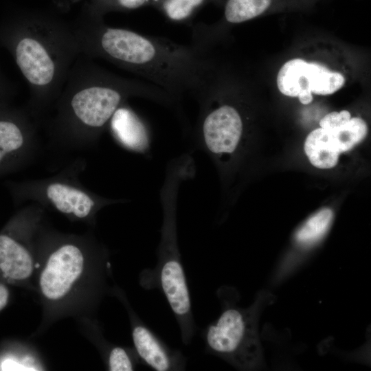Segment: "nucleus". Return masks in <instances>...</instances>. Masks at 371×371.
Returning <instances> with one entry per match:
<instances>
[{"label":"nucleus","instance_id":"obj_6","mask_svg":"<svg viewBox=\"0 0 371 371\" xmlns=\"http://www.w3.org/2000/svg\"><path fill=\"white\" fill-rule=\"evenodd\" d=\"M218 297L223 306L222 313L202 334L205 351L236 368L253 369L261 358L256 307L237 306L223 290H219Z\"/></svg>","mask_w":371,"mask_h":371},{"label":"nucleus","instance_id":"obj_15","mask_svg":"<svg viewBox=\"0 0 371 371\" xmlns=\"http://www.w3.org/2000/svg\"><path fill=\"white\" fill-rule=\"evenodd\" d=\"M211 0H150L154 7L168 20L177 23L190 21Z\"/></svg>","mask_w":371,"mask_h":371},{"label":"nucleus","instance_id":"obj_17","mask_svg":"<svg viewBox=\"0 0 371 371\" xmlns=\"http://www.w3.org/2000/svg\"><path fill=\"white\" fill-rule=\"evenodd\" d=\"M271 0H227L224 19L230 24H238L254 19L264 12Z\"/></svg>","mask_w":371,"mask_h":371},{"label":"nucleus","instance_id":"obj_5","mask_svg":"<svg viewBox=\"0 0 371 371\" xmlns=\"http://www.w3.org/2000/svg\"><path fill=\"white\" fill-rule=\"evenodd\" d=\"M157 258L155 267L142 271L139 276V284L146 290L158 289L162 293L179 325L183 344L189 345L196 326L177 245L175 214L170 211L165 214Z\"/></svg>","mask_w":371,"mask_h":371},{"label":"nucleus","instance_id":"obj_3","mask_svg":"<svg viewBox=\"0 0 371 371\" xmlns=\"http://www.w3.org/2000/svg\"><path fill=\"white\" fill-rule=\"evenodd\" d=\"M0 45L27 81L35 109L56 100L80 55L72 25L48 19L28 18L0 25Z\"/></svg>","mask_w":371,"mask_h":371},{"label":"nucleus","instance_id":"obj_4","mask_svg":"<svg viewBox=\"0 0 371 371\" xmlns=\"http://www.w3.org/2000/svg\"><path fill=\"white\" fill-rule=\"evenodd\" d=\"M106 260L104 254H95L77 240L55 244L47 253L37 280L47 313H64L85 291L98 300L104 288Z\"/></svg>","mask_w":371,"mask_h":371},{"label":"nucleus","instance_id":"obj_9","mask_svg":"<svg viewBox=\"0 0 371 371\" xmlns=\"http://www.w3.org/2000/svg\"><path fill=\"white\" fill-rule=\"evenodd\" d=\"M113 291L126 308L131 327L134 349L142 363L156 371L185 370L186 358L178 350L169 347L130 307L128 302L119 289Z\"/></svg>","mask_w":371,"mask_h":371},{"label":"nucleus","instance_id":"obj_24","mask_svg":"<svg viewBox=\"0 0 371 371\" xmlns=\"http://www.w3.org/2000/svg\"><path fill=\"white\" fill-rule=\"evenodd\" d=\"M9 299V289L4 284L0 282V311L8 305Z\"/></svg>","mask_w":371,"mask_h":371},{"label":"nucleus","instance_id":"obj_21","mask_svg":"<svg viewBox=\"0 0 371 371\" xmlns=\"http://www.w3.org/2000/svg\"><path fill=\"white\" fill-rule=\"evenodd\" d=\"M104 10H132L150 5V0H100Z\"/></svg>","mask_w":371,"mask_h":371},{"label":"nucleus","instance_id":"obj_10","mask_svg":"<svg viewBox=\"0 0 371 371\" xmlns=\"http://www.w3.org/2000/svg\"><path fill=\"white\" fill-rule=\"evenodd\" d=\"M36 269V254L31 238L14 234H0V275L7 282L25 284Z\"/></svg>","mask_w":371,"mask_h":371},{"label":"nucleus","instance_id":"obj_16","mask_svg":"<svg viewBox=\"0 0 371 371\" xmlns=\"http://www.w3.org/2000/svg\"><path fill=\"white\" fill-rule=\"evenodd\" d=\"M38 354L32 348L22 347L0 355V370L38 371L45 370Z\"/></svg>","mask_w":371,"mask_h":371},{"label":"nucleus","instance_id":"obj_2","mask_svg":"<svg viewBox=\"0 0 371 371\" xmlns=\"http://www.w3.org/2000/svg\"><path fill=\"white\" fill-rule=\"evenodd\" d=\"M132 97L164 104L176 99L152 83L117 75L80 54L56 99L57 126L68 133L97 135L109 124L115 111Z\"/></svg>","mask_w":371,"mask_h":371},{"label":"nucleus","instance_id":"obj_13","mask_svg":"<svg viewBox=\"0 0 371 371\" xmlns=\"http://www.w3.org/2000/svg\"><path fill=\"white\" fill-rule=\"evenodd\" d=\"M109 124L114 137L125 148L143 152L148 147L146 124L126 102L115 111Z\"/></svg>","mask_w":371,"mask_h":371},{"label":"nucleus","instance_id":"obj_7","mask_svg":"<svg viewBox=\"0 0 371 371\" xmlns=\"http://www.w3.org/2000/svg\"><path fill=\"white\" fill-rule=\"evenodd\" d=\"M196 96L200 104L199 134L208 150L216 155L235 151L243 133L239 111L228 103H220L204 85Z\"/></svg>","mask_w":371,"mask_h":371},{"label":"nucleus","instance_id":"obj_18","mask_svg":"<svg viewBox=\"0 0 371 371\" xmlns=\"http://www.w3.org/2000/svg\"><path fill=\"white\" fill-rule=\"evenodd\" d=\"M326 130L337 141L341 152L344 153L352 149L366 137L368 126L363 119L354 117L337 127Z\"/></svg>","mask_w":371,"mask_h":371},{"label":"nucleus","instance_id":"obj_11","mask_svg":"<svg viewBox=\"0 0 371 371\" xmlns=\"http://www.w3.org/2000/svg\"><path fill=\"white\" fill-rule=\"evenodd\" d=\"M43 195L54 209L74 220L90 218L98 207L94 198L87 191L65 181L49 183Z\"/></svg>","mask_w":371,"mask_h":371},{"label":"nucleus","instance_id":"obj_20","mask_svg":"<svg viewBox=\"0 0 371 371\" xmlns=\"http://www.w3.org/2000/svg\"><path fill=\"white\" fill-rule=\"evenodd\" d=\"M106 368L110 371H131L142 363L134 348L110 346L104 352Z\"/></svg>","mask_w":371,"mask_h":371},{"label":"nucleus","instance_id":"obj_1","mask_svg":"<svg viewBox=\"0 0 371 371\" xmlns=\"http://www.w3.org/2000/svg\"><path fill=\"white\" fill-rule=\"evenodd\" d=\"M80 54L105 60L152 83L176 99L195 95L213 68L192 45L106 25L100 16L72 25Z\"/></svg>","mask_w":371,"mask_h":371},{"label":"nucleus","instance_id":"obj_22","mask_svg":"<svg viewBox=\"0 0 371 371\" xmlns=\"http://www.w3.org/2000/svg\"><path fill=\"white\" fill-rule=\"evenodd\" d=\"M351 118L349 111L343 110L339 112L333 111L326 114L319 121V126L322 128L329 129L337 127L348 121Z\"/></svg>","mask_w":371,"mask_h":371},{"label":"nucleus","instance_id":"obj_23","mask_svg":"<svg viewBox=\"0 0 371 371\" xmlns=\"http://www.w3.org/2000/svg\"><path fill=\"white\" fill-rule=\"evenodd\" d=\"M14 87L0 69V100L9 99L12 96L15 91Z\"/></svg>","mask_w":371,"mask_h":371},{"label":"nucleus","instance_id":"obj_19","mask_svg":"<svg viewBox=\"0 0 371 371\" xmlns=\"http://www.w3.org/2000/svg\"><path fill=\"white\" fill-rule=\"evenodd\" d=\"M333 217V211L324 208L310 217L298 229L296 240L302 245H311L322 238L329 228Z\"/></svg>","mask_w":371,"mask_h":371},{"label":"nucleus","instance_id":"obj_12","mask_svg":"<svg viewBox=\"0 0 371 371\" xmlns=\"http://www.w3.org/2000/svg\"><path fill=\"white\" fill-rule=\"evenodd\" d=\"M8 100H0V168L25 148L32 131L25 115L10 107Z\"/></svg>","mask_w":371,"mask_h":371},{"label":"nucleus","instance_id":"obj_14","mask_svg":"<svg viewBox=\"0 0 371 371\" xmlns=\"http://www.w3.org/2000/svg\"><path fill=\"white\" fill-rule=\"evenodd\" d=\"M304 149L311 164L320 169L335 166L341 153L336 140L327 130L321 127L307 135Z\"/></svg>","mask_w":371,"mask_h":371},{"label":"nucleus","instance_id":"obj_8","mask_svg":"<svg viewBox=\"0 0 371 371\" xmlns=\"http://www.w3.org/2000/svg\"><path fill=\"white\" fill-rule=\"evenodd\" d=\"M276 82L282 94L297 97L302 104H308L313 99L312 93L332 94L343 87L345 78L317 63L293 58L280 67Z\"/></svg>","mask_w":371,"mask_h":371}]
</instances>
